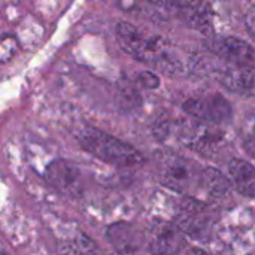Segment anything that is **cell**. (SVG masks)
Here are the masks:
<instances>
[{"mask_svg": "<svg viewBox=\"0 0 255 255\" xmlns=\"http://www.w3.org/2000/svg\"><path fill=\"white\" fill-rule=\"evenodd\" d=\"M215 221V215L209 205L196 200V199H184L175 215V226L184 233L191 236L193 239H200L206 235Z\"/></svg>", "mask_w": 255, "mask_h": 255, "instance_id": "obj_4", "label": "cell"}, {"mask_svg": "<svg viewBox=\"0 0 255 255\" xmlns=\"http://www.w3.org/2000/svg\"><path fill=\"white\" fill-rule=\"evenodd\" d=\"M220 82L230 91L255 96V67L250 64H227L217 70Z\"/></svg>", "mask_w": 255, "mask_h": 255, "instance_id": "obj_10", "label": "cell"}, {"mask_svg": "<svg viewBox=\"0 0 255 255\" xmlns=\"http://www.w3.org/2000/svg\"><path fill=\"white\" fill-rule=\"evenodd\" d=\"M212 54L223 58L229 64H250L255 57L254 49L250 43L239 37H215L208 42Z\"/></svg>", "mask_w": 255, "mask_h": 255, "instance_id": "obj_9", "label": "cell"}, {"mask_svg": "<svg viewBox=\"0 0 255 255\" xmlns=\"http://www.w3.org/2000/svg\"><path fill=\"white\" fill-rule=\"evenodd\" d=\"M179 13L184 18V21L193 28L205 34H212V10L208 3L202 0H187L184 6L179 9Z\"/></svg>", "mask_w": 255, "mask_h": 255, "instance_id": "obj_12", "label": "cell"}, {"mask_svg": "<svg viewBox=\"0 0 255 255\" xmlns=\"http://www.w3.org/2000/svg\"><path fill=\"white\" fill-rule=\"evenodd\" d=\"M245 24H247L248 31L255 37V6H253L247 12V15H245Z\"/></svg>", "mask_w": 255, "mask_h": 255, "instance_id": "obj_19", "label": "cell"}, {"mask_svg": "<svg viewBox=\"0 0 255 255\" xmlns=\"http://www.w3.org/2000/svg\"><path fill=\"white\" fill-rule=\"evenodd\" d=\"M108 239L121 254L134 253L143 242V235L128 223H117L108 229Z\"/></svg>", "mask_w": 255, "mask_h": 255, "instance_id": "obj_11", "label": "cell"}, {"mask_svg": "<svg viewBox=\"0 0 255 255\" xmlns=\"http://www.w3.org/2000/svg\"><path fill=\"white\" fill-rule=\"evenodd\" d=\"M184 111L193 118L208 124H223L232 118L230 103L218 94L191 97L184 103Z\"/></svg>", "mask_w": 255, "mask_h": 255, "instance_id": "obj_7", "label": "cell"}, {"mask_svg": "<svg viewBox=\"0 0 255 255\" xmlns=\"http://www.w3.org/2000/svg\"><path fill=\"white\" fill-rule=\"evenodd\" d=\"M148 1L152 3V4H157V6H163V7H170V9H178L179 10L187 0H148Z\"/></svg>", "mask_w": 255, "mask_h": 255, "instance_id": "obj_18", "label": "cell"}, {"mask_svg": "<svg viewBox=\"0 0 255 255\" xmlns=\"http://www.w3.org/2000/svg\"><path fill=\"white\" fill-rule=\"evenodd\" d=\"M214 126L215 124H208L196 118L187 120L179 127V137L191 149L203 155H211L218 149L223 140V133Z\"/></svg>", "mask_w": 255, "mask_h": 255, "instance_id": "obj_5", "label": "cell"}, {"mask_svg": "<svg viewBox=\"0 0 255 255\" xmlns=\"http://www.w3.org/2000/svg\"><path fill=\"white\" fill-rule=\"evenodd\" d=\"M199 188L203 190L211 199L221 200L229 194L230 182L220 170L206 167V169H202L200 179H199Z\"/></svg>", "mask_w": 255, "mask_h": 255, "instance_id": "obj_14", "label": "cell"}, {"mask_svg": "<svg viewBox=\"0 0 255 255\" xmlns=\"http://www.w3.org/2000/svg\"><path fill=\"white\" fill-rule=\"evenodd\" d=\"M229 173L236 191L245 197L255 199V166L245 160H232Z\"/></svg>", "mask_w": 255, "mask_h": 255, "instance_id": "obj_13", "label": "cell"}, {"mask_svg": "<svg viewBox=\"0 0 255 255\" xmlns=\"http://www.w3.org/2000/svg\"><path fill=\"white\" fill-rule=\"evenodd\" d=\"M241 139H242V146L245 152L250 157L255 158V117L244 123Z\"/></svg>", "mask_w": 255, "mask_h": 255, "instance_id": "obj_16", "label": "cell"}, {"mask_svg": "<svg viewBox=\"0 0 255 255\" xmlns=\"http://www.w3.org/2000/svg\"><path fill=\"white\" fill-rule=\"evenodd\" d=\"M167 133H169V123H167V121H160V123L155 124V127H154V134H155L158 139L166 137Z\"/></svg>", "mask_w": 255, "mask_h": 255, "instance_id": "obj_20", "label": "cell"}, {"mask_svg": "<svg viewBox=\"0 0 255 255\" xmlns=\"http://www.w3.org/2000/svg\"><path fill=\"white\" fill-rule=\"evenodd\" d=\"M146 244L154 255H176L185 248V235L175 223L155 220L146 232Z\"/></svg>", "mask_w": 255, "mask_h": 255, "instance_id": "obj_6", "label": "cell"}, {"mask_svg": "<svg viewBox=\"0 0 255 255\" xmlns=\"http://www.w3.org/2000/svg\"><path fill=\"white\" fill-rule=\"evenodd\" d=\"M176 255H208L203 250L200 248H184L182 251H179Z\"/></svg>", "mask_w": 255, "mask_h": 255, "instance_id": "obj_21", "label": "cell"}, {"mask_svg": "<svg viewBox=\"0 0 255 255\" xmlns=\"http://www.w3.org/2000/svg\"><path fill=\"white\" fill-rule=\"evenodd\" d=\"M202 167L181 155H169L160 169L161 184L176 193L185 194L199 187Z\"/></svg>", "mask_w": 255, "mask_h": 255, "instance_id": "obj_3", "label": "cell"}, {"mask_svg": "<svg viewBox=\"0 0 255 255\" xmlns=\"http://www.w3.org/2000/svg\"><path fill=\"white\" fill-rule=\"evenodd\" d=\"M115 36L124 52L155 67L164 75L176 76L184 72L181 60L163 37L148 33L126 21L117 24Z\"/></svg>", "mask_w": 255, "mask_h": 255, "instance_id": "obj_1", "label": "cell"}, {"mask_svg": "<svg viewBox=\"0 0 255 255\" xmlns=\"http://www.w3.org/2000/svg\"><path fill=\"white\" fill-rule=\"evenodd\" d=\"M46 181L60 193L67 196H79L82 193V176L81 170L66 161L55 160L46 167Z\"/></svg>", "mask_w": 255, "mask_h": 255, "instance_id": "obj_8", "label": "cell"}, {"mask_svg": "<svg viewBox=\"0 0 255 255\" xmlns=\"http://www.w3.org/2000/svg\"><path fill=\"white\" fill-rule=\"evenodd\" d=\"M58 255H108L102 247L93 242L90 238L79 235L73 239L63 242L58 247Z\"/></svg>", "mask_w": 255, "mask_h": 255, "instance_id": "obj_15", "label": "cell"}, {"mask_svg": "<svg viewBox=\"0 0 255 255\" xmlns=\"http://www.w3.org/2000/svg\"><path fill=\"white\" fill-rule=\"evenodd\" d=\"M0 255H4V254H1V253H0Z\"/></svg>", "mask_w": 255, "mask_h": 255, "instance_id": "obj_22", "label": "cell"}, {"mask_svg": "<svg viewBox=\"0 0 255 255\" xmlns=\"http://www.w3.org/2000/svg\"><path fill=\"white\" fill-rule=\"evenodd\" d=\"M139 84L148 90H154L160 85V79L154 72H142L139 75Z\"/></svg>", "mask_w": 255, "mask_h": 255, "instance_id": "obj_17", "label": "cell"}, {"mask_svg": "<svg viewBox=\"0 0 255 255\" xmlns=\"http://www.w3.org/2000/svg\"><path fill=\"white\" fill-rule=\"evenodd\" d=\"M78 140L87 152L114 166L128 167L142 161V155L134 146L99 128L85 127L79 133Z\"/></svg>", "mask_w": 255, "mask_h": 255, "instance_id": "obj_2", "label": "cell"}]
</instances>
